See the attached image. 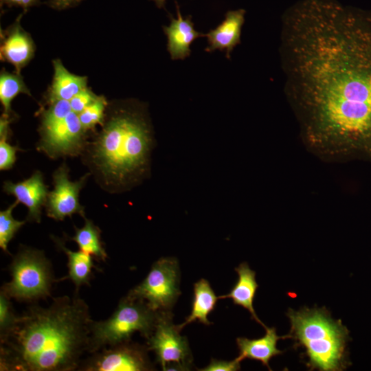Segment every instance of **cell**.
<instances>
[{
  "mask_svg": "<svg viewBox=\"0 0 371 371\" xmlns=\"http://www.w3.org/2000/svg\"><path fill=\"white\" fill-rule=\"evenodd\" d=\"M284 91L306 147L328 161H371V14L330 0L287 11Z\"/></svg>",
  "mask_w": 371,
  "mask_h": 371,
  "instance_id": "6da1fadb",
  "label": "cell"
},
{
  "mask_svg": "<svg viewBox=\"0 0 371 371\" xmlns=\"http://www.w3.org/2000/svg\"><path fill=\"white\" fill-rule=\"evenodd\" d=\"M78 292L53 298L44 308L30 306L0 338V370L73 371L88 352L93 322Z\"/></svg>",
  "mask_w": 371,
  "mask_h": 371,
  "instance_id": "7a4b0ae2",
  "label": "cell"
},
{
  "mask_svg": "<svg viewBox=\"0 0 371 371\" xmlns=\"http://www.w3.org/2000/svg\"><path fill=\"white\" fill-rule=\"evenodd\" d=\"M153 142L146 116L122 109L111 116L94 142L92 161L108 183L128 187L146 174Z\"/></svg>",
  "mask_w": 371,
  "mask_h": 371,
  "instance_id": "3957f363",
  "label": "cell"
},
{
  "mask_svg": "<svg viewBox=\"0 0 371 371\" xmlns=\"http://www.w3.org/2000/svg\"><path fill=\"white\" fill-rule=\"evenodd\" d=\"M291 322L289 338L302 346L311 370H341L346 364L348 332L340 320L333 319L324 308H302L286 313Z\"/></svg>",
  "mask_w": 371,
  "mask_h": 371,
  "instance_id": "277c9868",
  "label": "cell"
},
{
  "mask_svg": "<svg viewBox=\"0 0 371 371\" xmlns=\"http://www.w3.org/2000/svg\"><path fill=\"white\" fill-rule=\"evenodd\" d=\"M159 313L151 309L143 300L128 295L123 297L108 319L93 321L88 352L91 354L102 348L131 341L135 332L146 339L153 334Z\"/></svg>",
  "mask_w": 371,
  "mask_h": 371,
  "instance_id": "5b68a950",
  "label": "cell"
},
{
  "mask_svg": "<svg viewBox=\"0 0 371 371\" xmlns=\"http://www.w3.org/2000/svg\"><path fill=\"white\" fill-rule=\"evenodd\" d=\"M11 280L1 291L20 302H34L51 295L54 281L52 264L40 250L22 247L9 267Z\"/></svg>",
  "mask_w": 371,
  "mask_h": 371,
  "instance_id": "8992f818",
  "label": "cell"
},
{
  "mask_svg": "<svg viewBox=\"0 0 371 371\" xmlns=\"http://www.w3.org/2000/svg\"><path fill=\"white\" fill-rule=\"evenodd\" d=\"M179 285L177 259L161 258L153 265L145 279L127 295L144 301L155 312H170L181 294Z\"/></svg>",
  "mask_w": 371,
  "mask_h": 371,
  "instance_id": "52a82bcc",
  "label": "cell"
},
{
  "mask_svg": "<svg viewBox=\"0 0 371 371\" xmlns=\"http://www.w3.org/2000/svg\"><path fill=\"white\" fill-rule=\"evenodd\" d=\"M172 322L170 312L159 313L155 330L147 339V348L155 352L164 370H189L192 357L186 337Z\"/></svg>",
  "mask_w": 371,
  "mask_h": 371,
  "instance_id": "ba28073f",
  "label": "cell"
},
{
  "mask_svg": "<svg viewBox=\"0 0 371 371\" xmlns=\"http://www.w3.org/2000/svg\"><path fill=\"white\" fill-rule=\"evenodd\" d=\"M40 133L38 148L51 158L74 156L84 147L85 132L73 111L62 118L41 120Z\"/></svg>",
  "mask_w": 371,
  "mask_h": 371,
  "instance_id": "9c48e42d",
  "label": "cell"
},
{
  "mask_svg": "<svg viewBox=\"0 0 371 371\" xmlns=\"http://www.w3.org/2000/svg\"><path fill=\"white\" fill-rule=\"evenodd\" d=\"M147 347L130 341L102 348L81 361L78 370L86 371H144L153 370Z\"/></svg>",
  "mask_w": 371,
  "mask_h": 371,
  "instance_id": "30bf717a",
  "label": "cell"
},
{
  "mask_svg": "<svg viewBox=\"0 0 371 371\" xmlns=\"http://www.w3.org/2000/svg\"><path fill=\"white\" fill-rule=\"evenodd\" d=\"M89 174L77 181H71L69 169L64 164L53 174L54 188L48 194L45 203L47 215L56 221L78 214L85 218L84 207L79 203V192Z\"/></svg>",
  "mask_w": 371,
  "mask_h": 371,
  "instance_id": "8fae6325",
  "label": "cell"
},
{
  "mask_svg": "<svg viewBox=\"0 0 371 371\" xmlns=\"http://www.w3.org/2000/svg\"><path fill=\"white\" fill-rule=\"evenodd\" d=\"M3 190L27 207V221L41 222V209L45 205L49 193L41 172L36 171L30 178L16 183L6 181Z\"/></svg>",
  "mask_w": 371,
  "mask_h": 371,
  "instance_id": "7c38bea8",
  "label": "cell"
},
{
  "mask_svg": "<svg viewBox=\"0 0 371 371\" xmlns=\"http://www.w3.org/2000/svg\"><path fill=\"white\" fill-rule=\"evenodd\" d=\"M20 14L3 37L1 47V58L12 65L18 74L32 58L35 45L30 36L21 26Z\"/></svg>",
  "mask_w": 371,
  "mask_h": 371,
  "instance_id": "4fadbf2b",
  "label": "cell"
},
{
  "mask_svg": "<svg viewBox=\"0 0 371 371\" xmlns=\"http://www.w3.org/2000/svg\"><path fill=\"white\" fill-rule=\"evenodd\" d=\"M177 18L170 14V24L163 26V30L168 38L167 49L172 60L185 59L190 55V45L199 37L205 36L196 31L190 15L183 19L179 7L176 2Z\"/></svg>",
  "mask_w": 371,
  "mask_h": 371,
  "instance_id": "5bb4252c",
  "label": "cell"
},
{
  "mask_svg": "<svg viewBox=\"0 0 371 371\" xmlns=\"http://www.w3.org/2000/svg\"><path fill=\"white\" fill-rule=\"evenodd\" d=\"M245 14V10L243 9L228 11L224 21L205 35L207 36L208 43L205 50L207 52L216 49L225 50L226 57L230 58L233 49L240 43Z\"/></svg>",
  "mask_w": 371,
  "mask_h": 371,
  "instance_id": "9a60e30c",
  "label": "cell"
},
{
  "mask_svg": "<svg viewBox=\"0 0 371 371\" xmlns=\"http://www.w3.org/2000/svg\"><path fill=\"white\" fill-rule=\"evenodd\" d=\"M289 338L286 336L280 337L276 334L274 328H267L266 334L259 339H249L245 337L236 339V343L239 349V356L237 357L240 361L245 359L258 360L271 370L269 365V360L281 354L282 352L276 348L277 341L280 339Z\"/></svg>",
  "mask_w": 371,
  "mask_h": 371,
  "instance_id": "2e32d148",
  "label": "cell"
},
{
  "mask_svg": "<svg viewBox=\"0 0 371 371\" xmlns=\"http://www.w3.org/2000/svg\"><path fill=\"white\" fill-rule=\"evenodd\" d=\"M238 279L229 293L218 296L220 299L230 298L234 304L243 306L249 311L251 317L265 329L267 328L258 317L253 306L254 299L258 284L256 280V272L251 270L247 262L241 263L235 269Z\"/></svg>",
  "mask_w": 371,
  "mask_h": 371,
  "instance_id": "e0dca14e",
  "label": "cell"
},
{
  "mask_svg": "<svg viewBox=\"0 0 371 371\" xmlns=\"http://www.w3.org/2000/svg\"><path fill=\"white\" fill-rule=\"evenodd\" d=\"M53 81L48 95L49 103L56 100L69 101L87 88V78L68 71L59 59L53 61Z\"/></svg>",
  "mask_w": 371,
  "mask_h": 371,
  "instance_id": "ac0fdd59",
  "label": "cell"
},
{
  "mask_svg": "<svg viewBox=\"0 0 371 371\" xmlns=\"http://www.w3.org/2000/svg\"><path fill=\"white\" fill-rule=\"evenodd\" d=\"M218 299L207 280L201 279L194 283L191 313L183 323L177 325L178 328L181 330L185 326L196 320L205 325L211 324L207 316L214 309Z\"/></svg>",
  "mask_w": 371,
  "mask_h": 371,
  "instance_id": "d6986e66",
  "label": "cell"
},
{
  "mask_svg": "<svg viewBox=\"0 0 371 371\" xmlns=\"http://www.w3.org/2000/svg\"><path fill=\"white\" fill-rule=\"evenodd\" d=\"M54 240L67 257L68 275L64 279L71 280L76 286L75 291L78 292L81 286L90 284L92 269L96 268L93 258L80 250L74 251L67 249L58 238Z\"/></svg>",
  "mask_w": 371,
  "mask_h": 371,
  "instance_id": "ffe728a7",
  "label": "cell"
},
{
  "mask_svg": "<svg viewBox=\"0 0 371 371\" xmlns=\"http://www.w3.org/2000/svg\"><path fill=\"white\" fill-rule=\"evenodd\" d=\"M85 219V225L81 228L75 227V234L71 238L78 245L79 249L94 259L105 261L107 254L101 241V230L95 225L92 221Z\"/></svg>",
  "mask_w": 371,
  "mask_h": 371,
  "instance_id": "44dd1931",
  "label": "cell"
},
{
  "mask_svg": "<svg viewBox=\"0 0 371 371\" xmlns=\"http://www.w3.org/2000/svg\"><path fill=\"white\" fill-rule=\"evenodd\" d=\"M19 93L31 95L19 74H14L2 71L0 75V100L3 107V115L10 117L11 102Z\"/></svg>",
  "mask_w": 371,
  "mask_h": 371,
  "instance_id": "7402d4cb",
  "label": "cell"
},
{
  "mask_svg": "<svg viewBox=\"0 0 371 371\" xmlns=\"http://www.w3.org/2000/svg\"><path fill=\"white\" fill-rule=\"evenodd\" d=\"M19 202L16 200L6 210L0 212V247L9 254L8 246L25 221H18L12 216V210Z\"/></svg>",
  "mask_w": 371,
  "mask_h": 371,
  "instance_id": "603a6c76",
  "label": "cell"
},
{
  "mask_svg": "<svg viewBox=\"0 0 371 371\" xmlns=\"http://www.w3.org/2000/svg\"><path fill=\"white\" fill-rule=\"evenodd\" d=\"M9 117L2 115L0 120V170L12 168L15 160L16 153L19 150L16 146H11L8 142Z\"/></svg>",
  "mask_w": 371,
  "mask_h": 371,
  "instance_id": "cb8c5ba5",
  "label": "cell"
},
{
  "mask_svg": "<svg viewBox=\"0 0 371 371\" xmlns=\"http://www.w3.org/2000/svg\"><path fill=\"white\" fill-rule=\"evenodd\" d=\"M106 101L103 96L98 98L79 115L84 131H93L98 124H102Z\"/></svg>",
  "mask_w": 371,
  "mask_h": 371,
  "instance_id": "d4e9b609",
  "label": "cell"
},
{
  "mask_svg": "<svg viewBox=\"0 0 371 371\" xmlns=\"http://www.w3.org/2000/svg\"><path fill=\"white\" fill-rule=\"evenodd\" d=\"M10 300L5 293L0 292V338L10 332L17 319Z\"/></svg>",
  "mask_w": 371,
  "mask_h": 371,
  "instance_id": "484cf974",
  "label": "cell"
},
{
  "mask_svg": "<svg viewBox=\"0 0 371 371\" xmlns=\"http://www.w3.org/2000/svg\"><path fill=\"white\" fill-rule=\"evenodd\" d=\"M98 98L87 87L73 97L69 102L72 111L79 115Z\"/></svg>",
  "mask_w": 371,
  "mask_h": 371,
  "instance_id": "4316f807",
  "label": "cell"
},
{
  "mask_svg": "<svg viewBox=\"0 0 371 371\" xmlns=\"http://www.w3.org/2000/svg\"><path fill=\"white\" fill-rule=\"evenodd\" d=\"M238 358L232 361H223L212 359L210 364L204 368L200 369L201 371H236L240 369V363Z\"/></svg>",
  "mask_w": 371,
  "mask_h": 371,
  "instance_id": "83f0119b",
  "label": "cell"
},
{
  "mask_svg": "<svg viewBox=\"0 0 371 371\" xmlns=\"http://www.w3.org/2000/svg\"><path fill=\"white\" fill-rule=\"evenodd\" d=\"M0 3L1 7L3 5L9 8L21 7L26 10L32 6L37 5L39 3V0H0Z\"/></svg>",
  "mask_w": 371,
  "mask_h": 371,
  "instance_id": "f1b7e54d",
  "label": "cell"
},
{
  "mask_svg": "<svg viewBox=\"0 0 371 371\" xmlns=\"http://www.w3.org/2000/svg\"><path fill=\"white\" fill-rule=\"evenodd\" d=\"M83 0H49L48 5L56 10H65L77 5Z\"/></svg>",
  "mask_w": 371,
  "mask_h": 371,
  "instance_id": "f546056e",
  "label": "cell"
},
{
  "mask_svg": "<svg viewBox=\"0 0 371 371\" xmlns=\"http://www.w3.org/2000/svg\"><path fill=\"white\" fill-rule=\"evenodd\" d=\"M151 1H153L159 8H164L166 0H151Z\"/></svg>",
  "mask_w": 371,
  "mask_h": 371,
  "instance_id": "4dcf8cb0",
  "label": "cell"
}]
</instances>
